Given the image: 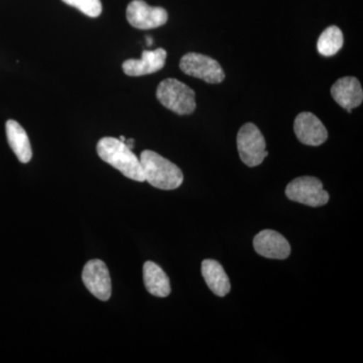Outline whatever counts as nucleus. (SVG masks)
Masks as SVG:
<instances>
[{
    "instance_id": "nucleus-6",
    "label": "nucleus",
    "mask_w": 363,
    "mask_h": 363,
    "mask_svg": "<svg viewBox=\"0 0 363 363\" xmlns=\"http://www.w3.org/2000/svg\"><path fill=\"white\" fill-rule=\"evenodd\" d=\"M180 69L187 75L201 79L209 84H218L225 79L223 69L216 60L198 52L186 54L181 59Z\"/></svg>"
},
{
    "instance_id": "nucleus-1",
    "label": "nucleus",
    "mask_w": 363,
    "mask_h": 363,
    "mask_svg": "<svg viewBox=\"0 0 363 363\" xmlns=\"http://www.w3.org/2000/svg\"><path fill=\"white\" fill-rule=\"evenodd\" d=\"M97 154L102 161L118 169L126 178L145 182L140 159L118 138H101L97 143Z\"/></svg>"
},
{
    "instance_id": "nucleus-10",
    "label": "nucleus",
    "mask_w": 363,
    "mask_h": 363,
    "mask_svg": "<svg viewBox=\"0 0 363 363\" xmlns=\"http://www.w3.org/2000/svg\"><path fill=\"white\" fill-rule=\"evenodd\" d=\"M253 247L255 252L267 259H286L291 255V245L286 238L269 229L260 231L255 235Z\"/></svg>"
},
{
    "instance_id": "nucleus-3",
    "label": "nucleus",
    "mask_w": 363,
    "mask_h": 363,
    "mask_svg": "<svg viewBox=\"0 0 363 363\" xmlns=\"http://www.w3.org/2000/svg\"><path fill=\"white\" fill-rule=\"evenodd\" d=\"M157 98L162 106L179 116L192 114L196 109L195 91L177 79L162 81L157 86Z\"/></svg>"
},
{
    "instance_id": "nucleus-19",
    "label": "nucleus",
    "mask_w": 363,
    "mask_h": 363,
    "mask_svg": "<svg viewBox=\"0 0 363 363\" xmlns=\"http://www.w3.org/2000/svg\"><path fill=\"white\" fill-rule=\"evenodd\" d=\"M147 39V45H152V39L150 37L145 38Z\"/></svg>"
},
{
    "instance_id": "nucleus-8",
    "label": "nucleus",
    "mask_w": 363,
    "mask_h": 363,
    "mask_svg": "<svg viewBox=\"0 0 363 363\" xmlns=\"http://www.w3.org/2000/svg\"><path fill=\"white\" fill-rule=\"evenodd\" d=\"M83 283L94 297L108 301L111 297V279L106 264L102 260L92 259L85 264L82 272Z\"/></svg>"
},
{
    "instance_id": "nucleus-18",
    "label": "nucleus",
    "mask_w": 363,
    "mask_h": 363,
    "mask_svg": "<svg viewBox=\"0 0 363 363\" xmlns=\"http://www.w3.org/2000/svg\"><path fill=\"white\" fill-rule=\"evenodd\" d=\"M126 145H128V147H130V150H133V147H135V140H133V138H130V140H126L125 142H124Z\"/></svg>"
},
{
    "instance_id": "nucleus-4",
    "label": "nucleus",
    "mask_w": 363,
    "mask_h": 363,
    "mask_svg": "<svg viewBox=\"0 0 363 363\" xmlns=\"http://www.w3.org/2000/svg\"><path fill=\"white\" fill-rule=\"evenodd\" d=\"M238 150L241 161L247 166H259L269 156L267 143L259 128L253 123H245L238 133Z\"/></svg>"
},
{
    "instance_id": "nucleus-15",
    "label": "nucleus",
    "mask_w": 363,
    "mask_h": 363,
    "mask_svg": "<svg viewBox=\"0 0 363 363\" xmlns=\"http://www.w3.org/2000/svg\"><path fill=\"white\" fill-rule=\"evenodd\" d=\"M143 283L150 295L166 298L171 294L172 288L169 277L161 267L152 262L143 264Z\"/></svg>"
},
{
    "instance_id": "nucleus-11",
    "label": "nucleus",
    "mask_w": 363,
    "mask_h": 363,
    "mask_svg": "<svg viewBox=\"0 0 363 363\" xmlns=\"http://www.w3.org/2000/svg\"><path fill=\"white\" fill-rule=\"evenodd\" d=\"M166 50L160 49L154 51H143L142 59L126 60L123 64V70L128 76L138 77V76L150 75L162 70L166 64Z\"/></svg>"
},
{
    "instance_id": "nucleus-13",
    "label": "nucleus",
    "mask_w": 363,
    "mask_h": 363,
    "mask_svg": "<svg viewBox=\"0 0 363 363\" xmlns=\"http://www.w3.org/2000/svg\"><path fill=\"white\" fill-rule=\"evenodd\" d=\"M202 276L214 295L225 297L230 292L231 285L223 267L214 259L203 260Z\"/></svg>"
},
{
    "instance_id": "nucleus-20",
    "label": "nucleus",
    "mask_w": 363,
    "mask_h": 363,
    "mask_svg": "<svg viewBox=\"0 0 363 363\" xmlns=\"http://www.w3.org/2000/svg\"><path fill=\"white\" fill-rule=\"evenodd\" d=\"M119 140H121V142H125L126 140V138H125V136H123V135H121V138H118Z\"/></svg>"
},
{
    "instance_id": "nucleus-9",
    "label": "nucleus",
    "mask_w": 363,
    "mask_h": 363,
    "mask_svg": "<svg viewBox=\"0 0 363 363\" xmlns=\"http://www.w3.org/2000/svg\"><path fill=\"white\" fill-rule=\"evenodd\" d=\"M294 130L301 143L311 147L323 145L328 138L324 124L311 112H302L296 117Z\"/></svg>"
},
{
    "instance_id": "nucleus-17",
    "label": "nucleus",
    "mask_w": 363,
    "mask_h": 363,
    "mask_svg": "<svg viewBox=\"0 0 363 363\" xmlns=\"http://www.w3.org/2000/svg\"><path fill=\"white\" fill-rule=\"evenodd\" d=\"M68 6L75 7L81 13L90 18H97L102 13V4L100 0H62Z\"/></svg>"
},
{
    "instance_id": "nucleus-2",
    "label": "nucleus",
    "mask_w": 363,
    "mask_h": 363,
    "mask_svg": "<svg viewBox=\"0 0 363 363\" xmlns=\"http://www.w3.org/2000/svg\"><path fill=\"white\" fill-rule=\"evenodd\" d=\"M140 161L145 181L152 187L161 190H175L183 184L184 175L181 169L161 155L152 150H143Z\"/></svg>"
},
{
    "instance_id": "nucleus-12",
    "label": "nucleus",
    "mask_w": 363,
    "mask_h": 363,
    "mask_svg": "<svg viewBox=\"0 0 363 363\" xmlns=\"http://www.w3.org/2000/svg\"><path fill=\"white\" fill-rule=\"evenodd\" d=\"M333 99L348 113L353 108L362 105L363 101V90L359 81L355 77H343L334 83L331 88Z\"/></svg>"
},
{
    "instance_id": "nucleus-14",
    "label": "nucleus",
    "mask_w": 363,
    "mask_h": 363,
    "mask_svg": "<svg viewBox=\"0 0 363 363\" xmlns=\"http://www.w3.org/2000/svg\"><path fill=\"white\" fill-rule=\"evenodd\" d=\"M7 142L18 161L26 164L32 160L33 150L26 130L18 121L9 119L6 124Z\"/></svg>"
},
{
    "instance_id": "nucleus-16",
    "label": "nucleus",
    "mask_w": 363,
    "mask_h": 363,
    "mask_svg": "<svg viewBox=\"0 0 363 363\" xmlns=\"http://www.w3.org/2000/svg\"><path fill=\"white\" fill-rule=\"evenodd\" d=\"M343 44V33L340 28L336 26H331L327 28L318 39V52L324 57H332L340 51Z\"/></svg>"
},
{
    "instance_id": "nucleus-5",
    "label": "nucleus",
    "mask_w": 363,
    "mask_h": 363,
    "mask_svg": "<svg viewBox=\"0 0 363 363\" xmlns=\"http://www.w3.org/2000/svg\"><path fill=\"white\" fill-rule=\"evenodd\" d=\"M286 195L291 201L311 207L324 206L329 202V194L323 184L315 177H300L286 186Z\"/></svg>"
},
{
    "instance_id": "nucleus-7",
    "label": "nucleus",
    "mask_w": 363,
    "mask_h": 363,
    "mask_svg": "<svg viewBox=\"0 0 363 363\" xmlns=\"http://www.w3.org/2000/svg\"><path fill=\"white\" fill-rule=\"evenodd\" d=\"M166 9L150 6L143 0H133L126 9V18L133 28L138 30H152L160 28L168 21Z\"/></svg>"
}]
</instances>
